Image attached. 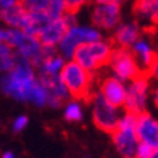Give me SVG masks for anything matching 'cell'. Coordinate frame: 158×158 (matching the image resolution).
I'll return each mask as SVG.
<instances>
[{
  "instance_id": "cb8c5ba5",
  "label": "cell",
  "mask_w": 158,
  "mask_h": 158,
  "mask_svg": "<svg viewBox=\"0 0 158 158\" xmlns=\"http://www.w3.org/2000/svg\"><path fill=\"white\" fill-rule=\"evenodd\" d=\"M154 152H155V149L151 148L149 145L139 142L138 148H136V154H135V158H152Z\"/></svg>"
},
{
  "instance_id": "f1b7e54d",
  "label": "cell",
  "mask_w": 158,
  "mask_h": 158,
  "mask_svg": "<svg viewBox=\"0 0 158 158\" xmlns=\"http://www.w3.org/2000/svg\"><path fill=\"white\" fill-rule=\"evenodd\" d=\"M154 105L158 107V86H157V89L154 90Z\"/></svg>"
},
{
  "instance_id": "2e32d148",
  "label": "cell",
  "mask_w": 158,
  "mask_h": 158,
  "mask_svg": "<svg viewBox=\"0 0 158 158\" xmlns=\"http://www.w3.org/2000/svg\"><path fill=\"white\" fill-rule=\"evenodd\" d=\"M39 78L42 80L45 84L47 90L49 94V103L48 106L51 107H60L62 105V102L67 100L70 93H68L67 87L61 80V76L58 77H48V76H39Z\"/></svg>"
},
{
  "instance_id": "603a6c76",
  "label": "cell",
  "mask_w": 158,
  "mask_h": 158,
  "mask_svg": "<svg viewBox=\"0 0 158 158\" xmlns=\"http://www.w3.org/2000/svg\"><path fill=\"white\" fill-rule=\"evenodd\" d=\"M20 3L29 13H45L51 0H20Z\"/></svg>"
},
{
  "instance_id": "4dcf8cb0",
  "label": "cell",
  "mask_w": 158,
  "mask_h": 158,
  "mask_svg": "<svg viewBox=\"0 0 158 158\" xmlns=\"http://www.w3.org/2000/svg\"><path fill=\"white\" fill-rule=\"evenodd\" d=\"M112 2H115L116 5H119V6H122V5H125L128 0H112Z\"/></svg>"
},
{
  "instance_id": "d6986e66",
  "label": "cell",
  "mask_w": 158,
  "mask_h": 158,
  "mask_svg": "<svg viewBox=\"0 0 158 158\" xmlns=\"http://www.w3.org/2000/svg\"><path fill=\"white\" fill-rule=\"evenodd\" d=\"M65 60L61 57V55H51L48 57L45 61L41 64V76H48V77H58L61 76L62 70L65 67Z\"/></svg>"
},
{
  "instance_id": "7c38bea8",
  "label": "cell",
  "mask_w": 158,
  "mask_h": 158,
  "mask_svg": "<svg viewBox=\"0 0 158 158\" xmlns=\"http://www.w3.org/2000/svg\"><path fill=\"white\" fill-rule=\"evenodd\" d=\"M99 94H102L105 97V100L109 102L110 105H113L115 107H120V106H125V100H126V86L115 76L106 77L100 84Z\"/></svg>"
},
{
  "instance_id": "8fae6325",
  "label": "cell",
  "mask_w": 158,
  "mask_h": 158,
  "mask_svg": "<svg viewBox=\"0 0 158 158\" xmlns=\"http://www.w3.org/2000/svg\"><path fill=\"white\" fill-rule=\"evenodd\" d=\"M136 135L141 144H147L155 151H158V119H155L147 112L139 115Z\"/></svg>"
},
{
  "instance_id": "9c48e42d",
  "label": "cell",
  "mask_w": 158,
  "mask_h": 158,
  "mask_svg": "<svg viewBox=\"0 0 158 158\" xmlns=\"http://www.w3.org/2000/svg\"><path fill=\"white\" fill-rule=\"evenodd\" d=\"M148 91L149 83L148 77L145 74H141L135 80H132L126 86V100L123 106L126 112H131L135 115L145 113L147 103H148Z\"/></svg>"
},
{
  "instance_id": "ba28073f",
  "label": "cell",
  "mask_w": 158,
  "mask_h": 158,
  "mask_svg": "<svg viewBox=\"0 0 158 158\" xmlns=\"http://www.w3.org/2000/svg\"><path fill=\"white\" fill-rule=\"evenodd\" d=\"M91 116H93L94 125L99 129H102L103 132H110V134H113L116 131L122 118L119 115L118 107L106 102L102 94H96L91 100Z\"/></svg>"
},
{
  "instance_id": "484cf974",
  "label": "cell",
  "mask_w": 158,
  "mask_h": 158,
  "mask_svg": "<svg viewBox=\"0 0 158 158\" xmlns=\"http://www.w3.org/2000/svg\"><path fill=\"white\" fill-rule=\"evenodd\" d=\"M89 2H90V0H65L68 12H73V13L78 12V10L81 9V7H84Z\"/></svg>"
},
{
  "instance_id": "9a60e30c",
  "label": "cell",
  "mask_w": 158,
  "mask_h": 158,
  "mask_svg": "<svg viewBox=\"0 0 158 158\" xmlns=\"http://www.w3.org/2000/svg\"><path fill=\"white\" fill-rule=\"evenodd\" d=\"M113 38H115V42L119 45V48L129 49L141 38V26L135 20L120 22L119 26L115 29Z\"/></svg>"
},
{
  "instance_id": "8992f818",
  "label": "cell",
  "mask_w": 158,
  "mask_h": 158,
  "mask_svg": "<svg viewBox=\"0 0 158 158\" xmlns=\"http://www.w3.org/2000/svg\"><path fill=\"white\" fill-rule=\"evenodd\" d=\"M61 80L67 87L70 96L74 99H86L91 89V73L77 64L74 60L68 61L61 73Z\"/></svg>"
},
{
  "instance_id": "44dd1931",
  "label": "cell",
  "mask_w": 158,
  "mask_h": 158,
  "mask_svg": "<svg viewBox=\"0 0 158 158\" xmlns=\"http://www.w3.org/2000/svg\"><path fill=\"white\" fill-rule=\"evenodd\" d=\"M68 13V7L65 0H51L49 7L47 10V15L49 16L51 20L64 19V16Z\"/></svg>"
},
{
  "instance_id": "52a82bcc",
  "label": "cell",
  "mask_w": 158,
  "mask_h": 158,
  "mask_svg": "<svg viewBox=\"0 0 158 158\" xmlns=\"http://www.w3.org/2000/svg\"><path fill=\"white\" fill-rule=\"evenodd\" d=\"M110 70L116 78L120 81H132L138 76L142 74V70L139 67L138 61L135 58L134 52L126 48H116L113 49V54L109 61Z\"/></svg>"
},
{
  "instance_id": "5bb4252c",
  "label": "cell",
  "mask_w": 158,
  "mask_h": 158,
  "mask_svg": "<svg viewBox=\"0 0 158 158\" xmlns=\"http://www.w3.org/2000/svg\"><path fill=\"white\" fill-rule=\"evenodd\" d=\"M132 52H134L141 70L147 73L151 71V68L154 67V64L158 60V55L155 52V49H154L152 41L148 36H141L138 39V42L132 47Z\"/></svg>"
},
{
  "instance_id": "ac0fdd59",
  "label": "cell",
  "mask_w": 158,
  "mask_h": 158,
  "mask_svg": "<svg viewBox=\"0 0 158 158\" xmlns=\"http://www.w3.org/2000/svg\"><path fill=\"white\" fill-rule=\"evenodd\" d=\"M29 12H26L22 3L13 6L10 9L2 10V20L5 22L7 28H16V29H23L26 20H28Z\"/></svg>"
},
{
  "instance_id": "83f0119b",
  "label": "cell",
  "mask_w": 158,
  "mask_h": 158,
  "mask_svg": "<svg viewBox=\"0 0 158 158\" xmlns=\"http://www.w3.org/2000/svg\"><path fill=\"white\" fill-rule=\"evenodd\" d=\"M94 5H106V3H110L112 0H91Z\"/></svg>"
},
{
  "instance_id": "4316f807",
  "label": "cell",
  "mask_w": 158,
  "mask_h": 158,
  "mask_svg": "<svg viewBox=\"0 0 158 158\" xmlns=\"http://www.w3.org/2000/svg\"><path fill=\"white\" fill-rule=\"evenodd\" d=\"M19 3H20V0H0V10L10 9V7L19 5Z\"/></svg>"
},
{
  "instance_id": "5b68a950",
  "label": "cell",
  "mask_w": 158,
  "mask_h": 158,
  "mask_svg": "<svg viewBox=\"0 0 158 158\" xmlns=\"http://www.w3.org/2000/svg\"><path fill=\"white\" fill-rule=\"evenodd\" d=\"M113 54V48L107 41H99V42L86 44L81 45L76 51L74 61L80 64L83 68H86L87 71H96L97 68L103 67L106 64H109L110 57Z\"/></svg>"
},
{
  "instance_id": "d4e9b609",
  "label": "cell",
  "mask_w": 158,
  "mask_h": 158,
  "mask_svg": "<svg viewBox=\"0 0 158 158\" xmlns=\"http://www.w3.org/2000/svg\"><path fill=\"white\" fill-rule=\"evenodd\" d=\"M28 118L25 115H20V116H16L13 119V123H12V129H13L15 134H19L22 131L28 126Z\"/></svg>"
},
{
  "instance_id": "e0dca14e",
  "label": "cell",
  "mask_w": 158,
  "mask_h": 158,
  "mask_svg": "<svg viewBox=\"0 0 158 158\" xmlns=\"http://www.w3.org/2000/svg\"><path fill=\"white\" fill-rule=\"evenodd\" d=\"M134 12L139 23L145 26L158 25V0H136Z\"/></svg>"
},
{
  "instance_id": "7402d4cb",
  "label": "cell",
  "mask_w": 158,
  "mask_h": 158,
  "mask_svg": "<svg viewBox=\"0 0 158 158\" xmlns=\"http://www.w3.org/2000/svg\"><path fill=\"white\" fill-rule=\"evenodd\" d=\"M64 118L68 122H80L83 119V107L77 100H70L64 107Z\"/></svg>"
},
{
  "instance_id": "4fadbf2b",
  "label": "cell",
  "mask_w": 158,
  "mask_h": 158,
  "mask_svg": "<svg viewBox=\"0 0 158 158\" xmlns=\"http://www.w3.org/2000/svg\"><path fill=\"white\" fill-rule=\"evenodd\" d=\"M70 26L67 25L65 19H57L49 20L47 26L42 29V32L39 34L38 39L42 42L44 47L49 48H58V45L61 44L64 36L67 35Z\"/></svg>"
},
{
  "instance_id": "d6a6232c",
  "label": "cell",
  "mask_w": 158,
  "mask_h": 158,
  "mask_svg": "<svg viewBox=\"0 0 158 158\" xmlns=\"http://www.w3.org/2000/svg\"><path fill=\"white\" fill-rule=\"evenodd\" d=\"M157 61H158V60H157Z\"/></svg>"
},
{
  "instance_id": "1f68e13d",
  "label": "cell",
  "mask_w": 158,
  "mask_h": 158,
  "mask_svg": "<svg viewBox=\"0 0 158 158\" xmlns=\"http://www.w3.org/2000/svg\"><path fill=\"white\" fill-rule=\"evenodd\" d=\"M152 158H158V151H155V152H154V155H152Z\"/></svg>"
},
{
  "instance_id": "3957f363",
  "label": "cell",
  "mask_w": 158,
  "mask_h": 158,
  "mask_svg": "<svg viewBox=\"0 0 158 158\" xmlns=\"http://www.w3.org/2000/svg\"><path fill=\"white\" fill-rule=\"evenodd\" d=\"M138 116L139 115L131 112H125L120 118L116 131L112 134L116 151L123 158H135L136 154V148L139 145V139L136 135Z\"/></svg>"
},
{
  "instance_id": "6da1fadb",
  "label": "cell",
  "mask_w": 158,
  "mask_h": 158,
  "mask_svg": "<svg viewBox=\"0 0 158 158\" xmlns=\"http://www.w3.org/2000/svg\"><path fill=\"white\" fill-rule=\"evenodd\" d=\"M0 41L3 44H7L16 51V55L34 67H41L45 60L51 55L57 54L55 48L44 47L42 42L36 36L28 35L22 29L7 28L0 31Z\"/></svg>"
},
{
  "instance_id": "f546056e",
  "label": "cell",
  "mask_w": 158,
  "mask_h": 158,
  "mask_svg": "<svg viewBox=\"0 0 158 158\" xmlns=\"http://www.w3.org/2000/svg\"><path fill=\"white\" fill-rule=\"evenodd\" d=\"M2 158H16V157H15L13 152H10V151H6V152L2 155Z\"/></svg>"
},
{
  "instance_id": "277c9868",
  "label": "cell",
  "mask_w": 158,
  "mask_h": 158,
  "mask_svg": "<svg viewBox=\"0 0 158 158\" xmlns=\"http://www.w3.org/2000/svg\"><path fill=\"white\" fill-rule=\"evenodd\" d=\"M99 41H102V32L99 28L89 26V25H76L68 29L67 35L58 45V51L64 60L71 61L76 55V51L81 45L99 42Z\"/></svg>"
},
{
  "instance_id": "ffe728a7",
  "label": "cell",
  "mask_w": 158,
  "mask_h": 158,
  "mask_svg": "<svg viewBox=\"0 0 158 158\" xmlns=\"http://www.w3.org/2000/svg\"><path fill=\"white\" fill-rule=\"evenodd\" d=\"M18 62V55H16V51H15L10 45L7 44H0V67H2V71L9 73L12 71Z\"/></svg>"
},
{
  "instance_id": "7a4b0ae2",
  "label": "cell",
  "mask_w": 158,
  "mask_h": 158,
  "mask_svg": "<svg viewBox=\"0 0 158 158\" xmlns=\"http://www.w3.org/2000/svg\"><path fill=\"white\" fill-rule=\"evenodd\" d=\"M38 80L34 65L18 57L15 68L2 77V90L6 96L15 100L31 103V97L38 84Z\"/></svg>"
},
{
  "instance_id": "30bf717a",
  "label": "cell",
  "mask_w": 158,
  "mask_h": 158,
  "mask_svg": "<svg viewBox=\"0 0 158 158\" xmlns=\"http://www.w3.org/2000/svg\"><path fill=\"white\" fill-rule=\"evenodd\" d=\"M122 16V6L110 2L106 5H94L91 10V22L99 29L112 31L116 29L120 23Z\"/></svg>"
}]
</instances>
